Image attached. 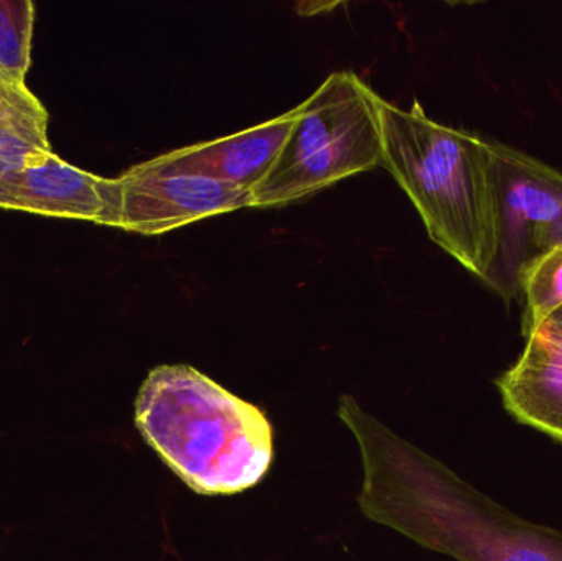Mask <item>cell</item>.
<instances>
[{
	"label": "cell",
	"instance_id": "obj_1",
	"mask_svg": "<svg viewBox=\"0 0 562 561\" xmlns=\"http://www.w3.org/2000/svg\"><path fill=\"white\" fill-rule=\"evenodd\" d=\"M382 167L408 194L429 239L481 282L497 247V173L492 141L439 124L418 101L380 102Z\"/></svg>",
	"mask_w": 562,
	"mask_h": 561
},
{
	"label": "cell",
	"instance_id": "obj_2",
	"mask_svg": "<svg viewBox=\"0 0 562 561\" xmlns=\"http://www.w3.org/2000/svg\"><path fill=\"white\" fill-rule=\"evenodd\" d=\"M135 425L160 460L203 496L243 493L272 467L266 412L191 366L150 371L135 399Z\"/></svg>",
	"mask_w": 562,
	"mask_h": 561
},
{
	"label": "cell",
	"instance_id": "obj_3",
	"mask_svg": "<svg viewBox=\"0 0 562 561\" xmlns=\"http://www.w3.org/2000/svg\"><path fill=\"white\" fill-rule=\"evenodd\" d=\"M382 98L353 71H336L296 108V122L252 207L286 206L382 167Z\"/></svg>",
	"mask_w": 562,
	"mask_h": 561
},
{
	"label": "cell",
	"instance_id": "obj_4",
	"mask_svg": "<svg viewBox=\"0 0 562 561\" xmlns=\"http://www.w3.org/2000/svg\"><path fill=\"white\" fill-rule=\"evenodd\" d=\"M402 529L459 561H562V534L515 516L419 451L406 457Z\"/></svg>",
	"mask_w": 562,
	"mask_h": 561
},
{
	"label": "cell",
	"instance_id": "obj_5",
	"mask_svg": "<svg viewBox=\"0 0 562 561\" xmlns=\"http://www.w3.org/2000/svg\"><path fill=\"white\" fill-rule=\"evenodd\" d=\"M497 173V247L484 285L510 306L520 276L541 254L562 246V173L492 141Z\"/></svg>",
	"mask_w": 562,
	"mask_h": 561
},
{
	"label": "cell",
	"instance_id": "obj_6",
	"mask_svg": "<svg viewBox=\"0 0 562 561\" xmlns=\"http://www.w3.org/2000/svg\"><path fill=\"white\" fill-rule=\"evenodd\" d=\"M122 184L121 229L158 236L217 214L252 207V191L194 175H158L132 167Z\"/></svg>",
	"mask_w": 562,
	"mask_h": 561
},
{
	"label": "cell",
	"instance_id": "obj_7",
	"mask_svg": "<svg viewBox=\"0 0 562 561\" xmlns=\"http://www.w3.org/2000/svg\"><path fill=\"white\" fill-rule=\"evenodd\" d=\"M0 207L121 227L122 184L119 178L109 180L72 167L55 154L15 175L0 190Z\"/></svg>",
	"mask_w": 562,
	"mask_h": 561
},
{
	"label": "cell",
	"instance_id": "obj_8",
	"mask_svg": "<svg viewBox=\"0 0 562 561\" xmlns=\"http://www.w3.org/2000/svg\"><path fill=\"white\" fill-rule=\"evenodd\" d=\"M296 108L279 117L216 141L187 145L135 165L158 175H194L252 191L269 173L286 142Z\"/></svg>",
	"mask_w": 562,
	"mask_h": 561
},
{
	"label": "cell",
	"instance_id": "obj_9",
	"mask_svg": "<svg viewBox=\"0 0 562 561\" xmlns=\"http://www.w3.org/2000/svg\"><path fill=\"white\" fill-rule=\"evenodd\" d=\"M497 388L505 408L520 424L562 444V335L550 323L527 338Z\"/></svg>",
	"mask_w": 562,
	"mask_h": 561
},
{
	"label": "cell",
	"instance_id": "obj_10",
	"mask_svg": "<svg viewBox=\"0 0 562 561\" xmlns=\"http://www.w3.org/2000/svg\"><path fill=\"white\" fill-rule=\"evenodd\" d=\"M48 124V111L25 82L0 75V190L20 171L55 155Z\"/></svg>",
	"mask_w": 562,
	"mask_h": 561
},
{
	"label": "cell",
	"instance_id": "obj_11",
	"mask_svg": "<svg viewBox=\"0 0 562 561\" xmlns=\"http://www.w3.org/2000/svg\"><path fill=\"white\" fill-rule=\"evenodd\" d=\"M520 295L525 303L521 335L530 338L562 308V246L541 254L525 267Z\"/></svg>",
	"mask_w": 562,
	"mask_h": 561
},
{
	"label": "cell",
	"instance_id": "obj_12",
	"mask_svg": "<svg viewBox=\"0 0 562 561\" xmlns=\"http://www.w3.org/2000/svg\"><path fill=\"white\" fill-rule=\"evenodd\" d=\"M35 5L30 0H0V75L25 82L32 53Z\"/></svg>",
	"mask_w": 562,
	"mask_h": 561
},
{
	"label": "cell",
	"instance_id": "obj_13",
	"mask_svg": "<svg viewBox=\"0 0 562 561\" xmlns=\"http://www.w3.org/2000/svg\"><path fill=\"white\" fill-rule=\"evenodd\" d=\"M548 323H550V325L553 326V328L557 329V332L561 333L562 335V308L560 310V312L554 313V315L551 316V319Z\"/></svg>",
	"mask_w": 562,
	"mask_h": 561
}]
</instances>
